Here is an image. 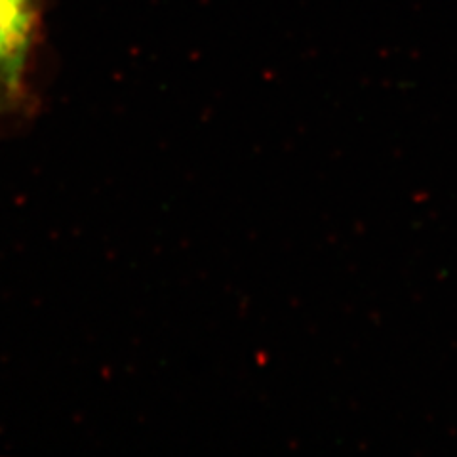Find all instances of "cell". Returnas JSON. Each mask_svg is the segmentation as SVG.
Returning a JSON list of instances; mask_svg holds the SVG:
<instances>
[{
  "label": "cell",
  "instance_id": "1",
  "mask_svg": "<svg viewBox=\"0 0 457 457\" xmlns=\"http://www.w3.org/2000/svg\"><path fill=\"white\" fill-rule=\"evenodd\" d=\"M35 0H0V82L16 90L35 33Z\"/></svg>",
  "mask_w": 457,
  "mask_h": 457
},
{
  "label": "cell",
  "instance_id": "2",
  "mask_svg": "<svg viewBox=\"0 0 457 457\" xmlns=\"http://www.w3.org/2000/svg\"><path fill=\"white\" fill-rule=\"evenodd\" d=\"M10 90L6 88V86L3 84V82H0V109H3V105H4V96L8 94Z\"/></svg>",
  "mask_w": 457,
  "mask_h": 457
}]
</instances>
